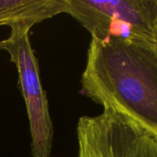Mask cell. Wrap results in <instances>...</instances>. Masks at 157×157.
<instances>
[{
  "mask_svg": "<svg viewBox=\"0 0 157 157\" xmlns=\"http://www.w3.org/2000/svg\"><path fill=\"white\" fill-rule=\"evenodd\" d=\"M81 93L157 132V44L91 37Z\"/></svg>",
  "mask_w": 157,
  "mask_h": 157,
  "instance_id": "obj_1",
  "label": "cell"
},
{
  "mask_svg": "<svg viewBox=\"0 0 157 157\" xmlns=\"http://www.w3.org/2000/svg\"><path fill=\"white\" fill-rule=\"evenodd\" d=\"M65 13L91 37L157 44V0H65Z\"/></svg>",
  "mask_w": 157,
  "mask_h": 157,
  "instance_id": "obj_2",
  "label": "cell"
},
{
  "mask_svg": "<svg viewBox=\"0 0 157 157\" xmlns=\"http://www.w3.org/2000/svg\"><path fill=\"white\" fill-rule=\"evenodd\" d=\"M77 157H157V132L127 114L104 108L76 125Z\"/></svg>",
  "mask_w": 157,
  "mask_h": 157,
  "instance_id": "obj_3",
  "label": "cell"
},
{
  "mask_svg": "<svg viewBox=\"0 0 157 157\" xmlns=\"http://www.w3.org/2000/svg\"><path fill=\"white\" fill-rule=\"evenodd\" d=\"M29 29L12 28L6 40L5 51L15 64L18 86L23 97L30 132L32 157H52L54 129L50 115L47 93L43 89L38 59L29 37Z\"/></svg>",
  "mask_w": 157,
  "mask_h": 157,
  "instance_id": "obj_4",
  "label": "cell"
},
{
  "mask_svg": "<svg viewBox=\"0 0 157 157\" xmlns=\"http://www.w3.org/2000/svg\"><path fill=\"white\" fill-rule=\"evenodd\" d=\"M65 13V0H0V27H24Z\"/></svg>",
  "mask_w": 157,
  "mask_h": 157,
  "instance_id": "obj_5",
  "label": "cell"
},
{
  "mask_svg": "<svg viewBox=\"0 0 157 157\" xmlns=\"http://www.w3.org/2000/svg\"><path fill=\"white\" fill-rule=\"evenodd\" d=\"M5 47H6V40H0V50L5 51Z\"/></svg>",
  "mask_w": 157,
  "mask_h": 157,
  "instance_id": "obj_6",
  "label": "cell"
}]
</instances>
